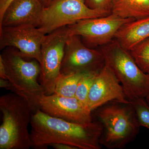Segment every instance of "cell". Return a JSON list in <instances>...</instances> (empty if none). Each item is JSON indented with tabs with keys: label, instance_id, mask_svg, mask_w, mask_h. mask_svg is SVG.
<instances>
[{
	"label": "cell",
	"instance_id": "cell-1",
	"mask_svg": "<svg viewBox=\"0 0 149 149\" xmlns=\"http://www.w3.org/2000/svg\"><path fill=\"white\" fill-rule=\"evenodd\" d=\"M30 131L32 148L47 149L63 143L77 149H100L102 127L94 120L88 123L69 122L46 114L40 109L32 116Z\"/></svg>",
	"mask_w": 149,
	"mask_h": 149
},
{
	"label": "cell",
	"instance_id": "cell-2",
	"mask_svg": "<svg viewBox=\"0 0 149 149\" xmlns=\"http://www.w3.org/2000/svg\"><path fill=\"white\" fill-rule=\"evenodd\" d=\"M102 127L101 145L109 149L124 148L139 134V125L131 102L111 101L92 112Z\"/></svg>",
	"mask_w": 149,
	"mask_h": 149
},
{
	"label": "cell",
	"instance_id": "cell-3",
	"mask_svg": "<svg viewBox=\"0 0 149 149\" xmlns=\"http://www.w3.org/2000/svg\"><path fill=\"white\" fill-rule=\"evenodd\" d=\"M0 149L32 148L28 127L33 113L27 102L15 93L5 94L0 97Z\"/></svg>",
	"mask_w": 149,
	"mask_h": 149
},
{
	"label": "cell",
	"instance_id": "cell-4",
	"mask_svg": "<svg viewBox=\"0 0 149 149\" xmlns=\"http://www.w3.org/2000/svg\"><path fill=\"white\" fill-rule=\"evenodd\" d=\"M6 68L8 80L13 86L12 93H15L27 102L33 113L39 109V101L45 95L38 82L40 73L39 62L32 59L26 60L14 48H6L1 54Z\"/></svg>",
	"mask_w": 149,
	"mask_h": 149
},
{
	"label": "cell",
	"instance_id": "cell-5",
	"mask_svg": "<svg viewBox=\"0 0 149 149\" xmlns=\"http://www.w3.org/2000/svg\"><path fill=\"white\" fill-rule=\"evenodd\" d=\"M106 63L122 85L129 101L149 95V74L142 71L130 52L115 39L100 48Z\"/></svg>",
	"mask_w": 149,
	"mask_h": 149
},
{
	"label": "cell",
	"instance_id": "cell-6",
	"mask_svg": "<svg viewBox=\"0 0 149 149\" xmlns=\"http://www.w3.org/2000/svg\"><path fill=\"white\" fill-rule=\"evenodd\" d=\"M111 13L90 8L85 0H53L44 7L37 27L48 34L80 20L106 16Z\"/></svg>",
	"mask_w": 149,
	"mask_h": 149
},
{
	"label": "cell",
	"instance_id": "cell-7",
	"mask_svg": "<svg viewBox=\"0 0 149 149\" xmlns=\"http://www.w3.org/2000/svg\"><path fill=\"white\" fill-rule=\"evenodd\" d=\"M68 37L65 26L47 34L42 43L39 83L45 95L54 93L56 83L61 74V70Z\"/></svg>",
	"mask_w": 149,
	"mask_h": 149
},
{
	"label": "cell",
	"instance_id": "cell-8",
	"mask_svg": "<svg viewBox=\"0 0 149 149\" xmlns=\"http://www.w3.org/2000/svg\"><path fill=\"white\" fill-rule=\"evenodd\" d=\"M111 13L107 16L87 19L66 26L68 35L80 36L89 47L105 45L114 39L123 24L134 20Z\"/></svg>",
	"mask_w": 149,
	"mask_h": 149
},
{
	"label": "cell",
	"instance_id": "cell-9",
	"mask_svg": "<svg viewBox=\"0 0 149 149\" xmlns=\"http://www.w3.org/2000/svg\"><path fill=\"white\" fill-rule=\"evenodd\" d=\"M105 64L104 56L100 49L88 47L80 36L68 35L61 74L98 72Z\"/></svg>",
	"mask_w": 149,
	"mask_h": 149
},
{
	"label": "cell",
	"instance_id": "cell-10",
	"mask_svg": "<svg viewBox=\"0 0 149 149\" xmlns=\"http://www.w3.org/2000/svg\"><path fill=\"white\" fill-rule=\"evenodd\" d=\"M47 35L42 29L35 25L1 27V50L15 48L24 57L36 60L40 63L41 47Z\"/></svg>",
	"mask_w": 149,
	"mask_h": 149
},
{
	"label": "cell",
	"instance_id": "cell-11",
	"mask_svg": "<svg viewBox=\"0 0 149 149\" xmlns=\"http://www.w3.org/2000/svg\"><path fill=\"white\" fill-rule=\"evenodd\" d=\"M111 101L130 102L120 82L106 63L96 75L88 96V109L92 112Z\"/></svg>",
	"mask_w": 149,
	"mask_h": 149
},
{
	"label": "cell",
	"instance_id": "cell-12",
	"mask_svg": "<svg viewBox=\"0 0 149 149\" xmlns=\"http://www.w3.org/2000/svg\"><path fill=\"white\" fill-rule=\"evenodd\" d=\"M39 109L52 117L79 123L93 122L92 112L83 106L75 97L57 94L43 95L39 101Z\"/></svg>",
	"mask_w": 149,
	"mask_h": 149
},
{
	"label": "cell",
	"instance_id": "cell-13",
	"mask_svg": "<svg viewBox=\"0 0 149 149\" xmlns=\"http://www.w3.org/2000/svg\"><path fill=\"white\" fill-rule=\"evenodd\" d=\"M44 7L40 0H14L0 20V27L27 25L37 27Z\"/></svg>",
	"mask_w": 149,
	"mask_h": 149
},
{
	"label": "cell",
	"instance_id": "cell-14",
	"mask_svg": "<svg viewBox=\"0 0 149 149\" xmlns=\"http://www.w3.org/2000/svg\"><path fill=\"white\" fill-rule=\"evenodd\" d=\"M149 37V16L127 22L116 32L114 39L126 50L130 51Z\"/></svg>",
	"mask_w": 149,
	"mask_h": 149
},
{
	"label": "cell",
	"instance_id": "cell-15",
	"mask_svg": "<svg viewBox=\"0 0 149 149\" xmlns=\"http://www.w3.org/2000/svg\"><path fill=\"white\" fill-rule=\"evenodd\" d=\"M111 13L137 19L149 16V0H112Z\"/></svg>",
	"mask_w": 149,
	"mask_h": 149
},
{
	"label": "cell",
	"instance_id": "cell-16",
	"mask_svg": "<svg viewBox=\"0 0 149 149\" xmlns=\"http://www.w3.org/2000/svg\"><path fill=\"white\" fill-rule=\"evenodd\" d=\"M84 74H61L56 83L54 93L65 97H75L77 85Z\"/></svg>",
	"mask_w": 149,
	"mask_h": 149
},
{
	"label": "cell",
	"instance_id": "cell-17",
	"mask_svg": "<svg viewBox=\"0 0 149 149\" xmlns=\"http://www.w3.org/2000/svg\"><path fill=\"white\" fill-rule=\"evenodd\" d=\"M129 52L142 71L149 74V37Z\"/></svg>",
	"mask_w": 149,
	"mask_h": 149
},
{
	"label": "cell",
	"instance_id": "cell-18",
	"mask_svg": "<svg viewBox=\"0 0 149 149\" xmlns=\"http://www.w3.org/2000/svg\"><path fill=\"white\" fill-rule=\"evenodd\" d=\"M98 72H89L83 74L78 83L75 92L74 97L88 110L89 93L96 75Z\"/></svg>",
	"mask_w": 149,
	"mask_h": 149
},
{
	"label": "cell",
	"instance_id": "cell-19",
	"mask_svg": "<svg viewBox=\"0 0 149 149\" xmlns=\"http://www.w3.org/2000/svg\"><path fill=\"white\" fill-rule=\"evenodd\" d=\"M133 104L139 125L149 129V105L143 97H137L130 101Z\"/></svg>",
	"mask_w": 149,
	"mask_h": 149
},
{
	"label": "cell",
	"instance_id": "cell-20",
	"mask_svg": "<svg viewBox=\"0 0 149 149\" xmlns=\"http://www.w3.org/2000/svg\"><path fill=\"white\" fill-rule=\"evenodd\" d=\"M90 8L111 13L112 0H85Z\"/></svg>",
	"mask_w": 149,
	"mask_h": 149
},
{
	"label": "cell",
	"instance_id": "cell-21",
	"mask_svg": "<svg viewBox=\"0 0 149 149\" xmlns=\"http://www.w3.org/2000/svg\"><path fill=\"white\" fill-rule=\"evenodd\" d=\"M13 1L14 0H0V20L2 18L6 9Z\"/></svg>",
	"mask_w": 149,
	"mask_h": 149
},
{
	"label": "cell",
	"instance_id": "cell-22",
	"mask_svg": "<svg viewBox=\"0 0 149 149\" xmlns=\"http://www.w3.org/2000/svg\"><path fill=\"white\" fill-rule=\"evenodd\" d=\"M0 78L8 80L6 68L1 56L0 55Z\"/></svg>",
	"mask_w": 149,
	"mask_h": 149
},
{
	"label": "cell",
	"instance_id": "cell-23",
	"mask_svg": "<svg viewBox=\"0 0 149 149\" xmlns=\"http://www.w3.org/2000/svg\"><path fill=\"white\" fill-rule=\"evenodd\" d=\"M0 87L1 88H4L8 91L12 92L13 90V86L10 82L8 80L0 78Z\"/></svg>",
	"mask_w": 149,
	"mask_h": 149
},
{
	"label": "cell",
	"instance_id": "cell-24",
	"mask_svg": "<svg viewBox=\"0 0 149 149\" xmlns=\"http://www.w3.org/2000/svg\"><path fill=\"white\" fill-rule=\"evenodd\" d=\"M50 146L52 147L55 149H77L72 146L63 143L53 144Z\"/></svg>",
	"mask_w": 149,
	"mask_h": 149
},
{
	"label": "cell",
	"instance_id": "cell-25",
	"mask_svg": "<svg viewBox=\"0 0 149 149\" xmlns=\"http://www.w3.org/2000/svg\"><path fill=\"white\" fill-rule=\"evenodd\" d=\"M41 2L43 4L44 6L46 7L49 5L50 3L53 1V0H40Z\"/></svg>",
	"mask_w": 149,
	"mask_h": 149
},
{
	"label": "cell",
	"instance_id": "cell-26",
	"mask_svg": "<svg viewBox=\"0 0 149 149\" xmlns=\"http://www.w3.org/2000/svg\"><path fill=\"white\" fill-rule=\"evenodd\" d=\"M146 100L149 105V95L147 96L146 97Z\"/></svg>",
	"mask_w": 149,
	"mask_h": 149
}]
</instances>
